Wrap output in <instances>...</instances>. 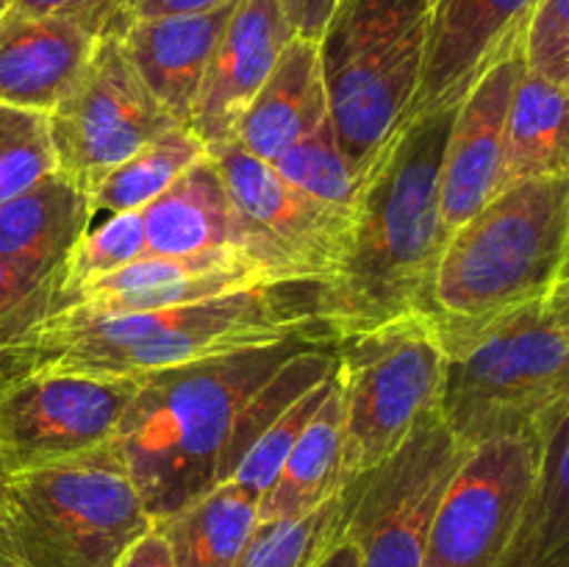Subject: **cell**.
<instances>
[{"instance_id": "1", "label": "cell", "mask_w": 569, "mask_h": 567, "mask_svg": "<svg viewBox=\"0 0 569 567\" xmlns=\"http://www.w3.org/2000/svg\"><path fill=\"white\" fill-rule=\"evenodd\" d=\"M337 372V334L306 331L139 381L114 445L153 520L231 481L259 434Z\"/></svg>"}, {"instance_id": "2", "label": "cell", "mask_w": 569, "mask_h": 567, "mask_svg": "<svg viewBox=\"0 0 569 567\" xmlns=\"http://www.w3.org/2000/svg\"><path fill=\"white\" fill-rule=\"evenodd\" d=\"M320 328L331 326L322 317V284L317 281L253 287L200 304L120 315L59 309L6 356L0 387L39 370L144 378Z\"/></svg>"}, {"instance_id": "3", "label": "cell", "mask_w": 569, "mask_h": 567, "mask_svg": "<svg viewBox=\"0 0 569 567\" xmlns=\"http://www.w3.org/2000/svg\"><path fill=\"white\" fill-rule=\"evenodd\" d=\"M456 109L415 117L367 176L342 265L322 284V317L337 337L428 311L448 242L439 176Z\"/></svg>"}, {"instance_id": "4", "label": "cell", "mask_w": 569, "mask_h": 567, "mask_svg": "<svg viewBox=\"0 0 569 567\" xmlns=\"http://www.w3.org/2000/svg\"><path fill=\"white\" fill-rule=\"evenodd\" d=\"M567 259L569 176L511 183L448 237L428 315L442 326H487L548 304Z\"/></svg>"}, {"instance_id": "5", "label": "cell", "mask_w": 569, "mask_h": 567, "mask_svg": "<svg viewBox=\"0 0 569 567\" xmlns=\"http://www.w3.org/2000/svg\"><path fill=\"white\" fill-rule=\"evenodd\" d=\"M448 365L439 415L465 448L500 437H533L569 398V326L545 304L487 326H442Z\"/></svg>"}, {"instance_id": "6", "label": "cell", "mask_w": 569, "mask_h": 567, "mask_svg": "<svg viewBox=\"0 0 569 567\" xmlns=\"http://www.w3.org/2000/svg\"><path fill=\"white\" fill-rule=\"evenodd\" d=\"M153 526L111 439L76 459L9 476L0 567H114Z\"/></svg>"}, {"instance_id": "7", "label": "cell", "mask_w": 569, "mask_h": 567, "mask_svg": "<svg viewBox=\"0 0 569 567\" xmlns=\"http://www.w3.org/2000/svg\"><path fill=\"white\" fill-rule=\"evenodd\" d=\"M428 33L431 0H339L317 39L328 117L361 181L409 122Z\"/></svg>"}, {"instance_id": "8", "label": "cell", "mask_w": 569, "mask_h": 567, "mask_svg": "<svg viewBox=\"0 0 569 567\" xmlns=\"http://www.w3.org/2000/svg\"><path fill=\"white\" fill-rule=\"evenodd\" d=\"M445 365L448 354L428 311L339 334L337 387L348 484L392 459L422 422L439 415Z\"/></svg>"}, {"instance_id": "9", "label": "cell", "mask_w": 569, "mask_h": 567, "mask_svg": "<svg viewBox=\"0 0 569 567\" xmlns=\"http://www.w3.org/2000/svg\"><path fill=\"white\" fill-rule=\"evenodd\" d=\"M231 198V245L270 284H326L350 245L356 211L337 209L283 181L242 145L209 148Z\"/></svg>"}, {"instance_id": "10", "label": "cell", "mask_w": 569, "mask_h": 567, "mask_svg": "<svg viewBox=\"0 0 569 567\" xmlns=\"http://www.w3.org/2000/svg\"><path fill=\"white\" fill-rule=\"evenodd\" d=\"M467 454L433 415L392 459L345 487L342 537L359 550V567H422L433 515Z\"/></svg>"}, {"instance_id": "11", "label": "cell", "mask_w": 569, "mask_h": 567, "mask_svg": "<svg viewBox=\"0 0 569 567\" xmlns=\"http://www.w3.org/2000/svg\"><path fill=\"white\" fill-rule=\"evenodd\" d=\"M48 122L59 172L87 195L144 145L181 126L137 76L120 37L100 39Z\"/></svg>"}, {"instance_id": "12", "label": "cell", "mask_w": 569, "mask_h": 567, "mask_svg": "<svg viewBox=\"0 0 569 567\" xmlns=\"http://www.w3.org/2000/svg\"><path fill=\"white\" fill-rule=\"evenodd\" d=\"M142 378L39 370L0 387L6 476L76 459L117 437Z\"/></svg>"}, {"instance_id": "13", "label": "cell", "mask_w": 569, "mask_h": 567, "mask_svg": "<svg viewBox=\"0 0 569 567\" xmlns=\"http://www.w3.org/2000/svg\"><path fill=\"white\" fill-rule=\"evenodd\" d=\"M533 437H500L467 454L433 515L422 567H498L537 476Z\"/></svg>"}, {"instance_id": "14", "label": "cell", "mask_w": 569, "mask_h": 567, "mask_svg": "<svg viewBox=\"0 0 569 567\" xmlns=\"http://www.w3.org/2000/svg\"><path fill=\"white\" fill-rule=\"evenodd\" d=\"M522 72L526 56L520 37L459 100L439 176V209L448 237L500 192L506 120Z\"/></svg>"}, {"instance_id": "15", "label": "cell", "mask_w": 569, "mask_h": 567, "mask_svg": "<svg viewBox=\"0 0 569 567\" xmlns=\"http://www.w3.org/2000/svg\"><path fill=\"white\" fill-rule=\"evenodd\" d=\"M292 37L298 33L278 0H239L211 56L187 126L206 150L237 137L244 109L264 87Z\"/></svg>"}, {"instance_id": "16", "label": "cell", "mask_w": 569, "mask_h": 567, "mask_svg": "<svg viewBox=\"0 0 569 567\" xmlns=\"http://www.w3.org/2000/svg\"><path fill=\"white\" fill-rule=\"evenodd\" d=\"M533 3L537 0H431L426 70L409 122L459 103L483 70L522 37Z\"/></svg>"}, {"instance_id": "17", "label": "cell", "mask_w": 569, "mask_h": 567, "mask_svg": "<svg viewBox=\"0 0 569 567\" xmlns=\"http://www.w3.org/2000/svg\"><path fill=\"white\" fill-rule=\"evenodd\" d=\"M100 39L50 14L0 17V103L50 115L87 70Z\"/></svg>"}, {"instance_id": "18", "label": "cell", "mask_w": 569, "mask_h": 567, "mask_svg": "<svg viewBox=\"0 0 569 567\" xmlns=\"http://www.w3.org/2000/svg\"><path fill=\"white\" fill-rule=\"evenodd\" d=\"M237 3L192 14L139 17L120 37L137 76L181 126H189L200 83Z\"/></svg>"}, {"instance_id": "19", "label": "cell", "mask_w": 569, "mask_h": 567, "mask_svg": "<svg viewBox=\"0 0 569 567\" xmlns=\"http://www.w3.org/2000/svg\"><path fill=\"white\" fill-rule=\"evenodd\" d=\"M92 222L89 195L56 170L0 206V259L28 281L61 287L67 259Z\"/></svg>"}, {"instance_id": "20", "label": "cell", "mask_w": 569, "mask_h": 567, "mask_svg": "<svg viewBox=\"0 0 569 567\" xmlns=\"http://www.w3.org/2000/svg\"><path fill=\"white\" fill-rule=\"evenodd\" d=\"M326 120L331 117L320 44L315 39L292 37L264 87L244 109L233 142L256 159L272 161L315 133Z\"/></svg>"}, {"instance_id": "21", "label": "cell", "mask_w": 569, "mask_h": 567, "mask_svg": "<svg viewBox=\"0 0 569 567\" xmlns=\"http://www.w3.org/2000/svg\"><path fill=\"white\" fill-rule=\"evenodd\" d=\"M531 495L498 567H569V398L533 431Z\"/></svg>"}, {"instance_id": "22", "label": "cell", "mask_w": 569, "mask_h": 567, "mask_svg": "<svg viewBox=\"0 0 569 567\" xmlns=\"http://www.w3.org/2000/svg\"><path fill=\"white\" fill-rule=\"evenodd\" d=\"M144 248L153 256H194L231 245V198L209 153L142 209Z\"/></svg>"}, {"instance_id": "23", "label": "cell", "mask_w": 569, "mask_h": 567, "mask_svg": "<svg viewBox=\"0 0 569 567\" xmlns=\"http://www.w3.org/2000/svg\"><path fill=\"white\" fill-rule=\"evenodd\" d=\"M345 487L348 478H345L342 398L333 381L331 395L322 400L317 415L300 434L276 481L259 498V520H289V517L309 515Z\"/></svg>"}, {"instance_id": "24", "label": "cell", "mask_w": 569, "mask_h": 567, "mask_svg": "<svg viewBox=\"0 0 569 567\" xmlns=\"http://www.w3.org/2000/svg\"><path fill=\"white\" fill-rule=\"evenodd\" d=\"M569 176V87L526 67L511 94L500 189Z\"/></svg>"}, {"instance_id": "25", "label": "cell", "mask_w": 569, "mask_h": 567, "mask_svg": "<svg viewBox=\"0 0 569 567\" xmlns=\"http://www.w3.org/2000/svg\"><path fill=\"white\" fill-rule=\"evenodd\" d=\"M259 523V498L226 481L156 526L170 543L176 567H237Z\"/></svg>"}, {"instance_id": "26", "label": "cell", "mask_w": 569, "mask_h": 567, "mask_svg": "<svg viewBox=\"0 0 569 567\" xmlns=\"http://www.w3.org/2000/svg\"><path fill=\"white\" fill-rule=\"evenodd\" d=\"M206 153H209L206 145L187 126L161 133L159 139L144 145L139 153L114 167L103 181L94 183L92 192H89L92 211L94 215H100V211H106V215L142 211L150 200L159 198L187 167L203 159Z\"/></svg>"}, {"instance_id": "27", "label": "cell", "mask_w": 569, "mask_h": 567, "mask_svg": "<svg viewBox=\"0 0 569 567\" xmlns=\"http://www.w3.org/2000/svg\"><path fill=\"white\" fill-rule=\"evenodd\" d=\"M345 489L309 515L259 523L237 567H315L342 534Z\"/></svg>"}, {"instance_id": "28", "label": "cell", "mask_w": 569, "mask_h": 567, "mask_svg": "<svg viewBox=\"0 0 569 567\" xmlns=\"http://www.w3.org/2000/svg\"><path fill=\"white\" fill-rule=\"evenodd\" d=\"M270 165L283 181L322 203L345 211H356L359 206L365 181L345 159L331 120L322 122L315 133L300 139L298 145L283 150Z\"/></svg>"}, {"instance_id": "29", "label": "cell", "mask_w": 569, "mask_h": 567, "mask_svg": "<svg viewBox=\"0 0 569 567\" xmlns=\"http://www.w3.org/2000/svg\"><path fill=\"white\" fill-rule=\"evenodd\" d=\"M144 253L148 248H144L142 211H120V215H109L103 222H92L64 265L61 309L89 284L131 265Z\"/></svg>"}, {"instance_id": "30", "label": "cell", "mask_w": 569, "mask_h": 567, "mask_svg": "<svg viewBox=\"0 0 569 567\" xmlns=\"http://www.w3.org/2000/svg\"><path fill=\"white\" fill-rule=\"evenodd\" d=\"M56 170L48 115L0 103V206Z\"/></svg>"}, {"instance_id": "31", "label": "cell", "mask_w": 569, "mask_h": 567, "mask_svg": "<svg viewBox=\"0 0 569 567\" xmlns=\"http://www.w3.org/2000/svg\"><path fill=\"white\" fill-rule=\"evenodd\" d=\"M333 381H337V372L328 376L326 381L317 384L315 389L300 395L298 400L287 406L264 431L259 434L250 450L244 454L242 465L237 467V472L231 476L233 484H239L242 489H248L253 498H261V495L270 489V484L276 481V476L281 472L283 461L292 454L295 442L300 439V434L306 431L311 417L317 415V409L322 406V400L331 395Z\"/></svg>"}, {"instance_id": "32", "label": "cell", "mask_w": 569, "mask_h": 567, "mask_svg": "<svg viewBox=\"0 0 569 567\" xmlns=\"http://www.w3.org/2000/svg\"><path fill=\"white\" fill-rule=\"evenodd\" d=\"M61 309V287L33 284L0 259V365L20 339Z\"/></svg>"}, {"instance_id": "33", "label": "cell", "mask_w": 569, "mask_h": 567, "mask_svg": "<svg viewBox=\"0 0 569 567\" xmlns=\"http://www.w3.org/2000/svg\"><path fill=\"white\" fill-rule=\"evenodd\" d=\"M526 67L569 87V0H537L522 28Z\"/></svg>"}, {"instance_id": "34", "label": "cell", "mask_w": 569, "mask_h": 567, "mask_svg": "<svg viewBox=\"0 0 569 567\" xmlns=\"http://www.w3.org/2000/svg\"><path fill=\"white\" fill-rule=\"evenodd\" d=\"M11 11L64 17V20H72L81 28H87L98 39L122 37L126 28L131 26V20L122 14L117 0H14Z\"/></svg>"}, {"instance_id": "35", "label": "cell", "mask_w": 569, "mask_h": 567, "mask_svg": "<svg viewBox=\"0 0 569 567\" xmlns=\"http://www.w3.org/2000/svg\"><path fill=\"white\" fill-rule=\"evenodd\" d=\"M278 3H281L292 31L298 37L315 39L317 42L322 37V31H326L339 0H278Z\"/></svg>"}, {"instance_id": "36", "label": "cell", "mask_w": 569, "mask_h": 567, "mask_svg": "<svg viewBox=\"0 0 569 567\" xmlns=\"http://www.w3.org/2000/svg\"><path fill=\"white\" fill-rule=\"evenodd\" d=\"M114 567H176V559H172L164 534L159 531V526H153L120 556Z\"/></svg>"}, {"instance_id": "37", "label": "cell", "mask_w": 569, "mask_h": 567, "mask_svg": "<svg viewBox=\"0 0 569 567\" xmlns=\"http://www.w3.org/2000/svg\"><path fill=\"white\" fill-rule=\"evenodd\" d=\"M222 3H231V0H142V3L137 6L133 20H139V17H161V14H192V11L217 9V6Z\"/></svg>"}, {"instance_id": "38", "label": "cell", "mask_w": 569, "mask_h": 567, "mask_svg": "<svg viewBox=\"0 0 569 567\" xmlns=\"http://www.w3.org/2000/svg\"><path fill=\"white\" fill-rule=\"evenodd\" d=\"M315 567H359V550H356V545L350 539H345L339 534L337 543L320 556V561Z\"/></svg>"}, {"instance_id": "39", "label": "cell", "mask_w": 569, "mask_h": 567, "mask_svg": "<svg viewBox=\"0 0 569 567\" xmlns=\"http://www.w3.org/2000/svg\"><path fill=\"white\" fill-rule=\"evenodd\" d=\"M545 306H548V311H550V317H553V320H559V322H565V326H569V278H567V281H561L559 287L553 289V295H550V300Z\"/></svg>"}, {"instance_id": "40", "label": "cell", "mask_w": 569, "mask_h": 567, "mask_svg": "<svg viewBox=\"0 0 569 567\" xmlns=\"http://www.w3.org/2000/svg\"><path fill=\"white\" fill-rule=\"evenodd\" d=\"M139 3H142V0H117V6H120V11L128 17V20H133Z\"/></svg>"}, {"instance_id": "41", "label": "cell", "mask_w": 569, "mask_h": 567, "mask_svg": "<svg viewBox=\"0 0 569 567\" xmlns=\"http://www.w3.org/2000/svg\"><path fill=\"white\" fill-rule=\"evenodd\" d=\"M6 484H9V476L3 472V467H0V504H3V495H6Z\"/></svg>"}, {"instance_id": "42", "label": "cell", "mask_w": 569, "mask_h": 567, "mask_svg": "<svg viewBox=\"0 0 569 567\" xmlns=\"http://www.w3.org/2000/svg\"><path fill=\"white\" fill-rule=\"evenodd\" d=\"M11 3H14V0H0V17L11 9Z\"/></svg>"}, {"instance_id": "43", "label": "cell", "mask_w": 569, "mask_h": 567, "mask_svg": "<svg viewBox=\"0 0 569 567\" xmlns=\"http://www.w3.org/2000/svg\"><path fill=\"white\" fill-rule=\"evenodd\" d=\"M567 278H569V261H567V267H565V276H561V281H567ZM559 281V284H561Z\"/></svg>"}, {"instance_id": "44", "label": "cell", "mask_w": 569, "mask_h": 567, "mask_svg": "<svg viewBox=\"0 0 569 567\" xmlns=\"http://www.w3.org/2000/svg\"><path fill=\"white\" fill-rule=\"evenodd\" d=\"M567 261H569V259H567Z\"/></svg>"}]
</instances>
